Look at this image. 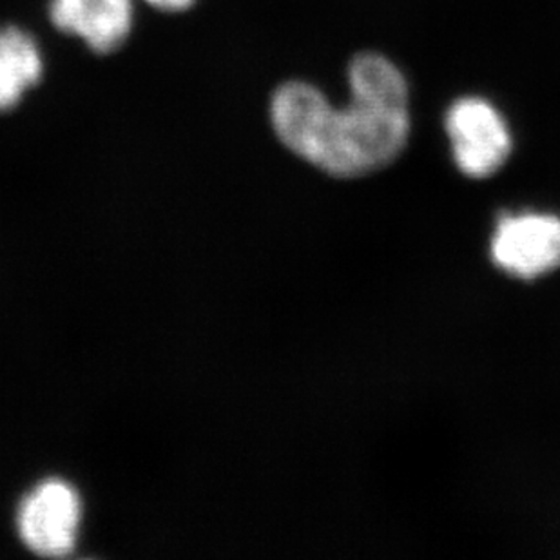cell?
<instances>
[{"mask_svg":"<svg viewBox=\"0 0 560 560\" xmlns=\"http://www.w3.org/2000/svg\"><path fill=\"white\" fill-rule=\"evenodd\" d=\"M349 88L343 107L330 104L307 82H287L270 104L281 142L336 178H360L388 167L407 148L412 127L407 79L385 55L354 57Z\"/></svg>","mask_w":560,"mask_h":560,"instance_id":"obj_1","label":"cell"},{"mask_svg":"<svg viewBox=\"0 0 560 560\" xmlns=\"http://www.w3.org/2000/svg\"><path fill=\"white\" fill-rule=\"evenodd\" d=\"M444 131L457 170L474 180L495 175L512 154L506 118L485 96H459L452 102L444 113Z\"/></svg>","mask_w":560,"mask_h":560,"instance_id":"obj_2","label":"cell"},{"mask_svg":"<svg viewBox=\"0 0 560 560\" xmlns=\"http://www.w3.org/2000/svg\"><path fill=\"white\" fill-rule=\"evenodd\" d=\"M492 259L518 280H537L560 267V218L542 212L506 214L492 240Z\"/></svg>","mask_w":560,"mask_h":560,"instance_id":"obj_3","label":"cell"},{"mask_svg":"<svg viewBox=\"0 0 560 560\" xmlns=\"http://www.w3.org/2000/svg\"><path fill=\"white\" fill-rule=\"evenodd\" d=\"M80 498L60 479L40 482L19 508V534L24 545L40 557H66L79 532Z\"/></svg>","mask_w":560,"mask_h":560,"instance_id":"obj_4","label":"cell"},{"mask_svg":"<svg viewBox=\"0 0 560 560\" xmlns=\"http://www.w3.org/2000/svg\"><path fill=\"white\" fill-rule=\"evenodd\" d=\"M49 16L57 30L84 40L95 54H112L129 37L131 0H51Z\"/></svg>","mask_w":560,"mask_h":560,"instance_id":"obj_5","label":"cell"},{"mask_svg":"<svg viewBox=\"0 0 560 560\" xmlns=\"http://www.w3.org/2000/svg\"><path fill=\"white\" fill-rule=\"evenodd\" d=\"M43 51L21 27H0V112H11L43 79Z\"/></svg>","mask_w":560,"mask_h":560,"instance_id":"obj_6","label":"cell"},{"mask_svg":"<svg viewBox=\"0 0 560 560\" xmlns=\"http://www.w3.org/2000/svg\"><path fill=\"white\" fill-rule=\"evenodd\" d=\"M148 4L164 11H184L195 4L196 0H145Z\"/></svg>","mask_w":560,"mask_h":560,"instance_id":"obj_7","label":"cell"}]
</instances>
